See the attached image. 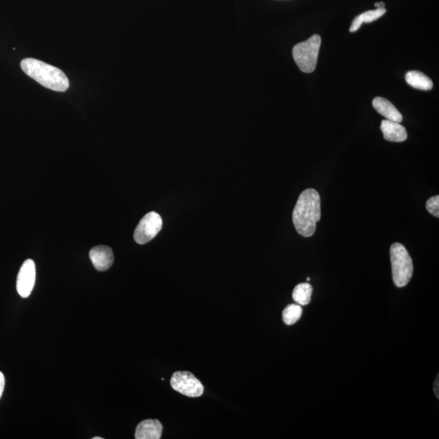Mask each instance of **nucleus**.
Segmentation results:
<instances>
[{
    "mask_svg": "<svg viewBox=\"0 0 439 439\" xmlns=\"http://www.w3.org/2000/svg\"><path fill=\"white\" fill-rule=\"evenodd\" d=\"M297 232L309 238L316 232V223L320 220V198L314 189H307L298 198L292 214Z\"/></svg>",
    "mask_w": 439,
    "mask_h": 439,
    "instance_id": "f257e3e1",
    "label": "nucleus"
},
{
    "mask_svg": "<svg viewBox=\"0 0 439 439\" xmlns=\"http://www.w3.org/2000/svg\"><path fill=\"white\" fill-rule=\"evenodd\" d=\"M21 67L27 75L43 85L55 92H64L70 88V81L65 72L58 68L32 58L21 62Z\"/></svg>",
    "mask_w": 439,
    "mask_h": 439,
    "instance_id": "f03ea898",
    "label": "nucleus"
},
{
    "mask_svg": "<svg viewBox=\"0 0 439 439\" xmlns=\"http://www.w3.org/2000/svg\"><path fill=\"white\" fill-rule=\"evenodd\" d=\"M390 254L394 283L397 287H405L413 277V261L405 247L399 243L392 244Z\"/></svg>",
    "mask_w": 439,
    "mask_h": 439,
    "instance_id": "7ed1b4c3",
    "label": "nucleus"
},
{
    "mask_svg": "<svg viewBox=\"0 0 439 439\" xmlns=\"http://www.w3.org/2000/svg\"><path fill=\"white\" fill-rule=\"evenodd\" d=\"M321 43L320 36L312 35L305 42L300 43L293 48L294 60L302 72L310 74L315 70Z\"/></svg>",
    "mask_w": 439,
    "mask_h": 439,
    "instance_id": "20e7f679",
    "label": "nucleus"
},
{
    "mask_svg": "<svg viewBox=\"0 0 439 439\" xmlns=\"http://www.w3.org/2000/svg\"><path fill=\"white\" fill-rule=\"evenodd\" d=\"M170 383L174 391L187 397H201L205 391L200 380L187 371H178L174 373L172 376Z\"/></svg>",
    "mask_w": 439,
    "mask_h": 439,
    "instance_id": "39448f33",
    "label": "nucleus"
},
{
    "mask_svg": "<svg viewBox=\"0 0 439 439\" xmlns=\"http://www.w3.org/2000/svg\"><path fill=\"white\" fill-rule=\"evenodd\" d=\"M162 225L161 216L155 212H149L143 217L137 228L135 229L134 234L135 242L141 245L150 242L160 233Z\"/></svg>",
    "mask_w": 439,
    "mask_h": 439,
    "instance_id": "423d86ee",
    "label": "nucleus"
},
{
    "mask_svg": "<svg viewBox=\"0 0 439 439\" xmlns=\"http://www.w3.org/2000/svg\"><path fill=\"white\" fill-rule=\"evenodd\" d=\"M36 279V268L34 261L26 260L21 265L17 276V289L22 298H28L32 293Z\"/></svg>",
    "mask_w": 439,
    "mask_h": 439,
    "instance_id": "0eeeda50",
    "label": "nucleus"
},
{
    "mask_svg": "<svg viewBox=\"0 0 439 439\" xmlns=\"http://www.w3.org/2000/svg\"><path fill=\"white\" fill-rule=\"evenodd\" d=\"M90 258L98 271L103 272L110 268L114 262L112 248L108 246L94 247L90 252Z\"/></svg>",
    "mask_w": 439,
    "mask_h": 439,
    "instance_id": "6e6552de",
    "label": "nucleus"
},
{
    "mask_svg": "<svg viewBox=\"0 0 439 439\" xmlns=\"http://www.w3.org/2000/svg\"><path fill=\"white\" fill-rule=\"evenodd\" d=\"M163 425L158 420H145L138 425L135 431L136 439H160Z\"/></svg>",
    "mask_w": 439,
    "mask_h": 439,
    "instance_id": "1a4fd4ad",
    "label": "nucleus"
},
{
    "mask_svg": "<svg viewBox=\"0 0 439 439\" xmlns=\"http://www.w3.org/2000/svg\"><path fill=\"white\" fill-rule=\"evenodd\" d=\"M381 130L385 139L389 142L401 143L407 139L405 127L398 122L384 120L382 121Z\"/></svg>",
    "mask_w": 439,
    "mask_h": 439,
    "instance_id": "9d476101",
    "label": "nucleus"
},
{
    "mask_svg": "<svg viewBox=\"0 0 439 439\" xmlns=\"http://www.w3.org/2000/svg\"><path fill=\"white\" fill-rule=\"evenodd\" d=\"M373 106L374 110L379 114L386 117L387 120L396 121L398 123H400L402 121V116L400 111L387 99L382 97L375 98L373 101Z\"/></svg>",
    "mask_w": 439,
    "mask_h": 439,
    "instance_id": "9b49d317",
    "label": "nucleus"
},
{
    "mask_svg": "<svg viewBox=\"0 0 439 439\" xmlns=\"http://www.w3.org/2000/svg\"><path fill=\"white\" fill-rule=\"evenodd\" d=\"M407 84L415 89L431 90L433 88V81L427 75L419 71L407 72L405 76Z\"/></svg>",
    "mask_w": 439,
    "mask_h": 439,
    "instance_id": "f8f14e48",
    "label": "nucleus"
},
{
    "mask_svg": "<svg viewBox=\"0 0 439 439\" xmlns=\"http://www.w3.org/2000/svg\"><path fill=\"white\" fill-rule=\"evenodd\" d=\"M387 12L385 8H377L375 10H370L362 13V14L357 16L352 21V24L350 28V32L354 33L356 31L360 29V27L363 23H371L376 20L382 17L385 13Z\"/></svg>",
    "mask_w": 439,
    "mask_h": 439,
    "instance_id": "ddd939ff",
    "label": "nucleus"
},
{
    "mask_svg": "<svg viewBox=\"0 0 439 439\" xmlns=\"http://www.w3.org/2000/svg\"><path fill=\"white\" fill-rule=\"evenodd\" d=\"M312 295V287L309 283H300L297 285L292 293L293 300L298 305L305 306L311 302Z\"/></svg>",
    "mask_w": 439,
    "mask_h": 439,
    "instance_id": "4468645a",
    "label": "nucleus"
},
{
    "mask_svg": "<svg viewBox=\"0 0 439 439\" xmlns=\"http://www.w3.org/2000/svg\"><path fill=\"white\" fill-rule=\"evenodd\" d=\"M303 309L298 305H289L283 312L284 323L287 325L296 324L302 316Z\"/></svg>",
    "mask_w": 439,
    "mask_h": 439,
    "instance_id": "2eb2a0df",
    "label": "nucleus"
},
{
    "mask_svg": "<svg viewBox=\"0 0 439 439\" xmlns=\"http://www.w3.org/2000/svg\"><path fill=\"white\" fill-rule=\"evenodd\" d=\"M427 210L429 212V214H432L433 216L438 218L439 217V196H433V197H431V198H429V200L427 202Z\"/></svg>",
    "mask_w": 439,
    "mask_h": 439,
    "instance_id": "dca6fc26",
    "label": "nucleus"
},
{
    "mask_svg": "<svg viewBox=\"0 0 439 439\" xmlns=\"http://www.w3.org/2000/svg\"><path fill=\"white\" fill-rule=\"evenodd\" d=\"M4 387H6V378H4L3 373L0 372V399L3 395Z\"/></svg>",
    "mask_w": 439,
    "mask_h": 439,
    "instance_id": "f3484780",
    "label": "nucleus"
},
{
    "mask_svg": "<svg viewBox=\"0 0 439 439\" xmlns=\"http://www.w3.org/2000/svg\"><path fill=\"white\" fill-rule=\"evenodd\" d=\"M438 375L437 376V378L436 379V381H434V384H433V391H434V394H436V396H437L438 399H439V392H438Z\"/></svg>",
    "mask_w": 439,
    "mask_h": 439,
    "instance_id": "a211bd4d",
    "label": "nucleus"
},
{
    "mask_svg": "<svg viewBox=\"0 0 439 439\" xmlns=\"http://www.w3.org/2000/svg\"><path fill=\"white\" fill-rule=\"evenodd\" d=\"M375 7L377 8H385V3L383 2L381 3H376Z\"/></svg>",
    "mask_w": 439,
    "mask_h": 439,
    "instance_id": "6ab92c4d",
    "label": "nucleus"
},
{
    "mask_svg": "<svg viewBox=\"0 0 439 439\" xmlns=\"http://www.w3.org/2000/svg\"><path fill=\"white\" fill-rule=\"evenodd\" d=\"M93 439H103L101 437H94Z\"/></svg>",
    "mask_w": 439,
    "mask_h": 439,
    "instance_id": "aec40b11",
    "label": "nucleus"
},
{
    "mask_svg": "<svg viewBox=\"0 0 439 439\" xmlns=\"http://www.w3.org/2000/svg\"><path fill=\"white\" fill-rule=\"evenodd\" d=\"M307 282H309L310 278H307Z\"/></svg>",
    "mask_w": 439,
    "mask_h": 439,
    "instance_id": "412c9836",
    "label": "nucleus"
}]
</instances>
